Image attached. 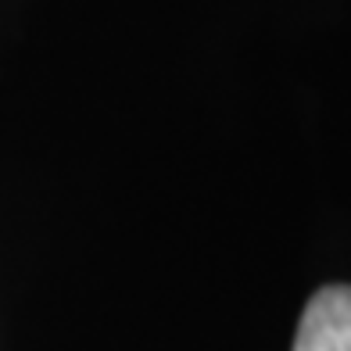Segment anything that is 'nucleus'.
Instances as JSON below:
<instances>
[{
	"instance_id": "obj_1",
	"label": "nucleus",
	"mask_w": 351,
	"mask_h": 351,
	"mask_svg": "<svg viewBox=\"0 0 351 351\" xmlns=\"http://www.w3.org/2000/svg\"><path fill=\"white\" fill-rule=\"evenodd\" d=\"M294 351H351V287L315 291L298 323Z\"/></svg>"
}]
</instances>
